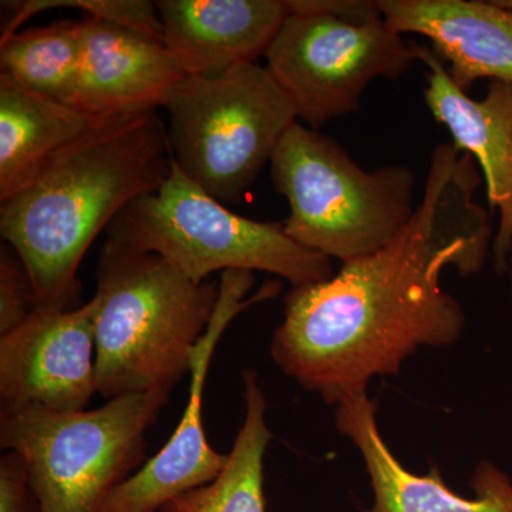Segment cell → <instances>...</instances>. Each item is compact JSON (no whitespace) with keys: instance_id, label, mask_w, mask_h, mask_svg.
<instances>
[{"instance_id":"1","label":"cell","mask_w":512,"mask_h":512,"mask_svg":"<svg viewBox=\"0 0 512 512\" xmlns=\"http://www.w3.org/2000/svg\"><path fill=\"white\" fill-rule=\"evenodd\" d=\"M476 165L453 143L439 144L420 204L393 241L326 281L292 288L269 350L286 376L336 406L372 377L397 375L421 346L461 338L466 313L441 275L454 266L467 278L487 261L493 234L476 201Z\"/></svg>"},{"instance_id":"2","label":"cell","mask_w":512,"mask_h":512,"mask_svg":"<svg viewBox=\"0 0 512 512\" xmlns=\"http://www.w3.org/2000/svg\"><path fill=\"white\" fill-rule=\"evenodd\" d=\"M157 110L101 114L0 202V234L28 271L36 308H79L80 264L131 201L158 191L173 171Z\"/></svg>"},{"instance_id":"3","label":"cell","mask_w":512,"mask_h":512,"mask_svg":"<svg viewBox=\"0 0 512 512\" xmlns=\"http://www.w3.org/2000/svg\"><path fill=\"white\" fill-rule=\"evenodd\" d=\"M97 393L168 392L190 373L220 288L191 281L163 256L104 244L97 265Z\"/></svg>"},{"instance_id":"4","label":"cell","mask_w":512,"mask_h":512,"mask_svg":"<svg viewBox=\"0 0 512 512\" xmlns=\"http://www.w3.org/2000/svg\"><path fill=\"white\" fill-rule=\"evenodd\" d=\"M106 244L163 256L197 284L220 271L269 272L292 288L333 276L330 258L293 241L284 222L249 220L229 211L175 160L158 191L131 201L111 222Z\"/></svg>"},{"instance_id":"5","label":"cell","mask_w":512,"mask_h":512,"mask_svg":"<svg viewBox=\"0 0 512 512\" xmlns=\"http://www.w3.org/2000/svg\"><path fill=\"white\" fill-rule=\"evenodd\" d=\"M271 173L288 200V237L342 264L386 247L416 210L409 167L367 173L339 143L299 121L276 148Z\"/></svg>"},{"instance_id":"6","label":"cell","mask_w":512,"mask_h":512,"mask_svg":"<svg viewBox=\"0 0 512 512\" xmlns=\"http://www.w3.org/2000/svg\"><path fill=\"white\" fill-rule=\"evenodd\" d=\"M168 392L107 400L60 413L2 404L0 446L25 460L36 512H101L144 460L146 434Z\"/></svg>"},{"instance_id":"7","label":"cell","mask_w":512,"mask_h":512,"mask_svg":"<svg viewBox=\"0 0 512 512\" xmlns=\"http://www.w3.org/2000/svg\"><path fill=\"white\" fill-rule=\"evenodd\" d=\"M164 107L175 163L224 205L244 200L298 121L284 90L258 63L185 76Z\"/></svg>"},{"instance_id":"8","label":"cell","mask_w":512,"mask_h":512,"mask_svg":"<svg viewBox=\"0 0 512 512\" xmlns=\"http://www.w3.org/2000/svg\"><path fill=\"white\" fill-rule=\"evenodd\" d=\"M289 16L266 52V69L296 117L318 131L360 109L376 79H397L417 60L414 45L384 23L356 22L286 2Z\"/></svg>"},{"instance_id":"9","label":"cell","mask_w":512,"mask_h":512,"mask_svg":"<svg viewBox=\"0 0 512 512\" xmlns=\"http://www.w3.org/2000/svg\"><path fill=\"white\" fill-rule=\"evenodd\" d=\"M254 272L222 274L220 295L207 332L192 353L190 399L168 443L111 493L101 512H157L174 498L211 483L227 461V454L211 447L202 424L204 389L212 355L239 313L281 292V282L268 281L247 298Z\"/></svg>"},{"instance_id":"10","label":"cell","mask_w":512,"mask_h":512,"mask_svg":"<svg viewBox=\"0 0 512 512\" xmlns=\"http://www.w3.org/2000/svg\"><path fill=\"white\" fill-rule=\"evenodd\" d=\"M93 299L79 308H36L0 336L2 404L82 412L97 393Z\"/></svg>"},{"instance_id":"11","label":"cell","mask_w":512,"mask_h":512,"mask_svg":"<svg viewBox=\"0 0 512 512\" xmlns=\"http://www.w3.org/2000/svg\"><path fill=\"white\" fill-rule=\"evenodd\" d=\"M414 49L427 67L424 100L430 113L450 131L453 146L480 165L490 207L500 212L493 254L495 269L504 272L512 252V84L494 80L484 99L473 100L433 49Z\"/></svg>"},{"instance_id":"12","label":"cell","mask_w":512,"mask_h":512,"mask_svg":"<svg viewBox=\"0 0 512 512\" xmlns=\"http://www.w3.org/2000/svg\"><path fill=\"white\" fill-rule=\"evenodd\" d=\"M376 402L360 390L336 404V427L362 454L373 490L366 512H512V481L490 461H481L473 477V497H463L444 483L441 471L410 473L393 456L380 434Z\"/></svg>"},{"instance_id":"13","label":"cell","mask_w":512,"mask_h":512,"mask_svg":"<svg viewBox=\"0 0 512 512\" xmlns=\"http://www.w3.org/2000/svg\"><path fill=\"white\" fill-rule=\"evenodd\" d=\"M164 46L185 76H214L265 56L289 9L282 0H157Z\"/></svg>"},{"instance_id":"14","label":"cell","mask_w":512,"mask_h":512,"mask_svg":"<svg viewBox=\"0 0 512 512\" xmlns=\"http://www.w3.org/2000/svg\"><path fill=\"white\" fill-rule=\"evenodd\" d=\"M394 32L427 37L463 92L480 79L512 84V9L480 0H380Z\"/></svg>"},{"instance_id":"15","label":"cell","mask_w":512,"mask_h":512,"mask_svg":"<svg viewBox=\"0 0 512 512\" xmlns=\"http://www.w3.org/2000/svg\"><path fill=\"white\" fill-rule=\"evenodd\" d=\"M82 62L70 106L94 114L164 107L185 74L164 45L84 18Z\"/></svg>"},{"instance_id":"16","label":"cell","mask_w":512,"mask_h":512,"mask_svg":"<svg viewBox=\"0 0 512 512\" xmlns=\"http://www.w3.org/2000/svg\"><path fill=\"white\" fill-rule=\"evenodd\" d=\"M99 116L49 99L0 76V202L83 136Z\"/></svg>"},{"instance_id":"17","label":"cell","mask_w":512,"mask_h":512,"mask_svg":"<svg viewBox=\"0 0 512 512\" xmlns=\"http://www.w3.org/2000/svg\"><path fill=\"white\" fill-rule=\"evenodd\" d=\"M245 416L227 461L211 483L174 498L163 512H266L264 461L272 433L255 370L242 372Z\"/></svg>"},{"instance_id":"18","label":"cell","mask_w":512,"mask_h":512,"mask_svg":"<svg viewBox=\"0 0 512 512\" xmlns=\"http://www.w3.org/2000/svg\"><path fill=\"white\" fill-rule=\"evenodd\" d=\"M82 46V22L60 20L45 28L23 30L0 42V76L70 106Z\"/></svg>"},{"instance_id":"19","label":"cell","mask_w":512,"mask_h":512,"mask_svg":"<svg viewBox=\"0 0 512 512\" xmlns=\"http://www.w3.org/2000/svg\"><path fill=\"white\" fill-rule=\"evenodd\" d=\"M12 10L9 22L2 28V40L18 33L26 20L47 9L73 8L87 13L89 18L120 26L137 35L164 45V28L156 3L147 0H26L2 2Z\"/></svg>"},{"instance_id":"20","label":"cell","mask_w":512,"mask_h":512,"mask_svg":"<svg viewBox=\"0 0 512 512\" xmlns=\"http://www.w3.org/2000/svg\"><path fill=\"white\" fill-rule=\"evenodd\" d=\"M36 309L28 271L9 245L0 249V336L22 326Z\"/></svg>"},{"instance_id":"21","label":"cell","mask_w":512,"mask_h":512,"mask_svg":"<svg viewBox=\"0 0 512 512\" xmlns=\"http://www.w3.org/2000/svg\"><path fill=\"white\" fill-rule=\"evenodd\" d=\"M32 495L25 460L15 451L0 458V512H29Z\"/></svg>"},{"instance_id":"22","label":"cell","mask_w":512,"mask_h":512,"mask_svg":"<svg viewBox=\"0 0 512 512\" xmlns=\"http://www.w3.org/2000/svg\"><path fill=\"white\" fill-rule=\"evenodd\" d=\"M504 6H507V8L512 9V0H507V2H501Z\"/></svg>"},{"instance_id":"23","label":"cell","mask_w":512,"mask_h":512,"mask_svg":"<svg viewBox=\"0 0 512 512\" xmlns=\"http://www.w3.org/2000/svg\"><path fill=\"white\" fill-rule=\"evenodd\" d=\"M511 282H512V259H511Z\"/></svg>"},{"instance_id":"24","label":"cell","mask_w":512,"mask_h":512,"mask_svg":"<svg viewBox=\"0 0 512 512\" xmlns=\"http://www.w3.org/2000/svg\"><path fill=\"white\" fill-rule=\"evenodd\" d=\"M157 512H163V511H157Z\"/></svg>"}]
</instances>
